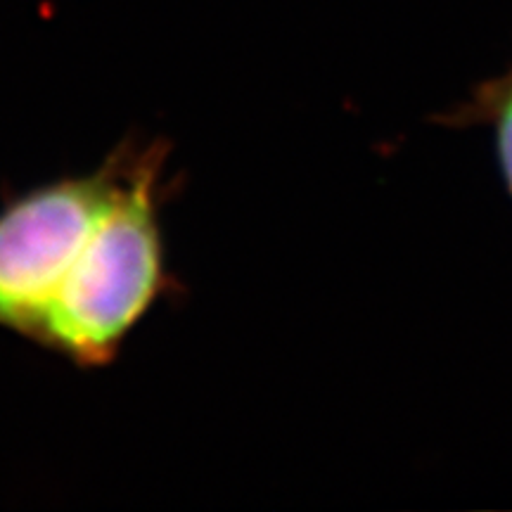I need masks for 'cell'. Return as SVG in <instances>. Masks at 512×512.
Wrapping results in <instances>:
<instances>
[{
  "label": "cell",
  "instance_id": "cell-1",
  "mask_svg": "<svg viewBox=\"0 0 512 512\" xmlns=\"http://www.w3.org/2000/svg\"><path fill=\"white\" fill-rule=\"evenodd\" d=\"M164 140L126 138L83 174L0 207V330L83 370L112 366L140 323L181 292L164 209Z\"/></svg>",
  "mask_w": 512,
  "mask_h": 512
},
{
  "label": "cell",
  "instance_id": "cell-2",
  "mask_svg": "<svg viewBox=\"0 0 512 512\" xmlns=\"http://www.w3.org/2000/svg\"><path fill=\"white\" fill-rule=\"evenodd\" d=\"M439 124L453 128L482 126L494 136V150L505 190L512 197V67L486 79L456 110L439 117Z\"/></svg>",
  "mask_w": 512,
  "mask_h": 512
}]
</instances>
